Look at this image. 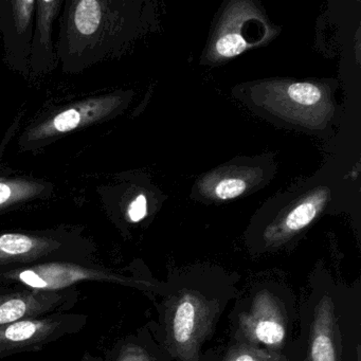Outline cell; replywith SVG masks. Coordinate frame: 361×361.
<instances>
[{"label": "cell", "mask_w": 361, "mask_h": 361, "mask_svg": "<svg viewBox=\"0 0 361 361\" xmlns=\"http://www.w3.org/2000/svg\"><path fill=\"white\" fill-rule=\"evenodd\" d=\"M39 324L32 321H23L10 325L5 331V338L12 342H23L30 339L37 334Z\"/></svg>", "instance_id": "14"}, {"label": "cell", "mask_w": 361, "mask_h": 361, "mask_svg": "<svg viewBox=\"0 0 361 361\" xmlns=\"http://www.w3.org/2000/svg\"><path fill=\"white\" fill-rule=\"evenodd\" d=\"M225 361H285V359L276 353L265 352L249 344H243L230 350Z\"/></svg>", "instance_id": "10"}, {"label": "cell", "mask_w": 361, "mask_h": 361, "mask_svg": "<svg viewBox=\"0 0 361 361\" xmlns=\"http://www.w3.org/2000/svg\"><path fill=\"white\" fill-rule=\"evenodd\" d=\"M28 305L22 299H11L0 304V325L20 320L26 314Z\"/></svg>", "instance_id": "13"}, {"label": "cell", "mask_w": 361, "mask_h": 361, "mask_svg": "<svg viewBox=\"0 0 361 361\" xmlns=\"http://www.w3.org/2000/svg\"><path fill=\"white\" fill-rule=\"evenodd\" d=\"M116 103L117 99L111 97L80 103L31 130L29 138L33 140L50 138L56 135L71 132L80 126H87L111 113V109H115L117 105Z\"/></svg>", "instance_id": "3"}, {"label": "cell", "mask_w": 361, "mask_h": 361, "mask_svg": "<svg viewBox=\"0 0 361 361\" xmlns=\"http://www.w3.org/2000/svg\"><path fill=\"white\" fill-rule=\"evenodd\" d=\"M41 246V240L25 234H3L0 235V259L28 255Z\"/></svg>", "instance_id": "9"}, {"label": "cell", "mask_w": 361, "mask_h": 361, "mask_svg": "<svg viewBox=\"0 0 361 361\" xmlns=\"http://www.w3.org/2000/svg\"><path fill=\"white\" fill-rule=\"evenodd\" d=\"M102 20L101 4L94 0H83L75 11V25L81 35H92L99 29Z\"/></svg>", "instance_id": "7"}, {"label": "cell", "mask_w": 361, "mask_h": 361, "mask_svg": "<svg viewBox=\"0 0 361 361\" xmlns=\"http://www.w3.org/2000/svg\"><path fill=\"white\" fill-rule=\"evenodd\" d=\"M42 185L24 180H0V208L33 197Z\"/></svg>", "instance_id": "8"}, {"label": "cell", "mask_w": 361, "mask_h": 361, "mask_svg": "<svg viewBox=\"0 0 361 361\" xmlns=\"http://www.w3.org/2000/svg\"><path fill=\"white\" fill-rule=\"evenodd\" d=\"M248 47L247 42L235 33H229L219 37L216 43L217 54L224 58H234L243 54Z\"/></svg>", "instance_id": "12"}, {"label": "cell", "mask_w": 361, "mask_h": 361, "mask_svg": "<svg viewBox=\"0 0 361 361\" xmlns=\"http://www.w3.org/2000/svg\"><path fill=\"white\" fill-rule=\"evenodd\" d=\"M121 361H151L140 348H134L126 353Z\"/></svg>", "instance_id": "17"}, {"label": "cell", "mask_w": 361, "mask_h": 361, "mask_svg": "<svg viewBox=\"0 0 361 361\" xmlns=\"http://www.w3.org/2000/svg\"><path fill=\"white\" fill-rule=\"evenodd\" d=\"M335 340L333 300L329 295H325L314 310L310 334L312 361H338Z\"/></svg>", "instance_id": "4"}, {"label": "cell", "mask_w": 361, "mask_h": 361, "mask_svg": "<svg viewBox=\"0 0 361 361\" xmlns=\"http://www.w3.org/2000/svg\"><path fill=\"white\" fill-rule=\"evenodd\" d=\"M246 187V183L242 179H224L215 188V194L219 200H232L244 193Z\"/></svg>", "instance_id": "15"}, {"label": "cell", "mask_w": 361, "mask_h": 361, "mask_svg": "<svg viewBox=\"0 0 361 361\" xmlns=\"http://www.w3.org/2000/svg\"><path fill=\"white\" fill-rule=\"evenodd\" d=\"M244 335L255 343L280 348L286 338V322L278 300L263 290L253 299L250 310L240 319Z\"/></svg>", "instance_id": "2"}, {"label": "cell", "mask_w": 361, "mask_h": 361, "mask_svg": "<svg viewBox=\"0 0 361 361\" xmlns=\"http://www.w3.org/2000/svg\"><path fill=\"white\" fill-rule=\"evenodd\" d=\"M287 92L291 100L305 106L316 104L322 98L320 90L314 84L310 83L291 84Z\"/></svg>", "instance_id": "11"}, {"label": "cell", "mask_w": 361, "mask_h": 361, "mask_svg": "<svg viewBox=\"0 0 361 361\" xmlns=\"http://www.w3.org/2000/svg\"><path fill=\"white\" fill-rule=\"evenodd\" d=\"M85 274L78 270L73 271L66 267L39 268L20 272V280L28 286L35 288H51L75 282L80 279L86 278Z\"/></svg>", "instance_id": "6"}, {"label": "cell", "mask_w": 361, "mask_h": 361, "mask_svg": "<svg viewBox=\"0 0 361 361\" xmlns=\"http://www.w3.org/2000/svg\"><path fill=\"white\" fill-rule=\"evenodd\" d=\"M208 300L196 291L176 298L168 314V334L175 353L183 361H198V350L213 318Z\"/></svg>", "instance_id": "1"}, {"label": "cell", "mask_w": 361, "mask_h": 361, "mask_svg": "<svg viewBox=\"0 0 361 361\" xmlns=\"http://www.w3.org/2000/svg\"><path fill=\"white\" fill-rule=\"evenodd\" d=\"M325 194L320 193L312 196L310 200H306L302 204H298L295 209L290 211L283 219L280 227L276 229H270L266 233L267 242L278 244L288 238V236L301 231L307 227L320 212L325 204Z\"/></svg>", "instance_id": "5"}, {"label": "cell", "mask_w": 361, "mask_h": 361, "mask_svg": "<svg viewBox=\"0 0 361 361\" xmlns=\"http://www.w3.org/2000/svg\"><path fill=\"white\" fill-rule=\"evenodd\" d=\"M147 213V202L145 195H139L134 202L128 207V219L133 223H138L142 221Z\"/></svg>", "instance_id": "16"}]
</instances>
